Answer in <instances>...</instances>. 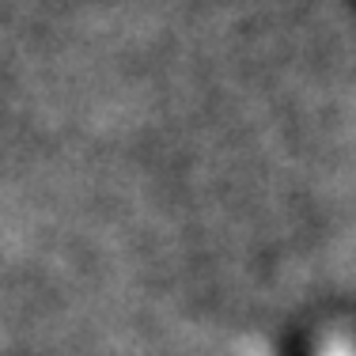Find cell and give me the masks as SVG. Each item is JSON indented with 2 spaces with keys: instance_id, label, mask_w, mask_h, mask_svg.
Wrapping results in <instances>:
<instances>
[{
  "instance_id": "1",
  "label": "cell",
  "mask_w": 356,
  "mask_h": 356,
  "mask_svg": "<svg viewBox=\"0 0 356 356\" xmlns=\"http://www.w3.org/2000/svg\"><path fill=\"white\" fill-rule=\"evenodd\" d=\"M318 356H356V345L349 341V337H330Z\"/></svg>"
}]
</instances>
